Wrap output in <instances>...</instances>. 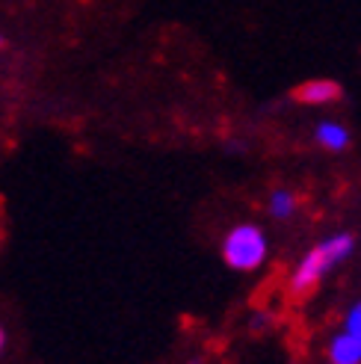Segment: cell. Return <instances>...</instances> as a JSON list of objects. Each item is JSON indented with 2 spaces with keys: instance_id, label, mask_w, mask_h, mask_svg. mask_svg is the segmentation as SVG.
I'll list each match as a JSON object with an SVG mask.
<instances>
[{
  "instance_id": "7a4b0ae2",
  "label": "cell",
  "mask_w": 361,
  "mask_h": 364,
  "mask_svg": "<svg viewBox=\"0 0 361 364\" xmlns=\"http://www.w3.org/2000/svg\"><path fill=\"white\" fill-rule=\"evenodd\" d=\"M266 252H269L266 234L252 223L234 225L222 240V261L237 272H255L266 261Z\"/></svg>"
},
{
  "instance_id": "9c48e42d",
  "label": "cell",
  "mask_w": 361,
  "mask_h": 364,
  "mask_svg": "<svg viewBox=\"0 0 361 364\" xmlns=\"http://www.w3.org/2000/svg\"><path fill=\"white\" fill-rule=\"evenodd\" d=\"M4 347H6V332H4V326H0V353H4Z\"/></svg>"
},
{
  "instance_id": "ba28073f",
  "label": "cell",
  "mask_w": 361,
  "mask_h": 364,
  "mask_svg": "<svg viewBox=\"0 0 361 364\" xmlns=\"http://www.w3.org/2000/svg\"><path fill=\"white\" fill-rule=\"evenodd\" d=\"M269 320H273L269 314H255V323H252V329H261V326L266 329V326H269Z\"/></svg>"
},
{
  "instance_id": "52a82bcc",
  "label": "cell",
  "mask_w": 361,
  "mask_h": 364,
  "mask_svg": "<svg viewBox=\"0 0 361 364\" xmlns=\"http://www.w3.org/2000/svg\"><path fill=\"white\" fill-rule=\"evenodd\" d=\"M344 332H350L352 338L361 341V299L347 311V317H344Z\"/></svg>"
},
{
  "instance_id": "30bf717a",
  "label": "cell",
  "mask_w": 361,
  "mask_h": 364,
  "mask_svg": "<svg viewBox=\"0 0 361 364\" xmlns=\"http://www.w3.org/2000/svg\"><path fill=\"white\" fill-rule=\"evenodd\" d=\"M190 364H202V361H190Z\"/></svg>"
},
{
  "instance_id": "277c9868",
  "label": "cell",
  "mask_w": 361,
  "mask_h": 364,
  "mask_svg": "<svg viewBox=\"0 0 361 364\" xmlns=\"http://www.w3.org/2000/svg\"><path fill=\"white\" fill-rule=\"evenodd\" d=\"M338 98H340V86L326 77L308 80L296 89V101H302V104H332Z\"/></svg>"
},
{
  "instance_id": "8fae6325",
  "label": "cell",
  "mask_w": 361,
  "mask_h": 364,
  "mask_svg": "<svg viewBox=\"0 0 361 364\" xmlns=\"http://www.w3.org/2000/svg\"><path fill=\"white\" fill-rule=\"evenodd\" d=\"M0 45H4V39H0Z\"/></svg>"
},
{
  "instance_id": "5b68a950",
  "label": "cell",
  "mask_w": 361,
  "mask_h": 364,
  "mask_svg": "<svg viewBox=\"0 0 361 364\" xmlns=\"http://www.w3.org/2000/svg\"><path fill=\"white\" fill-rule=\"evenodd\" d=\"M314 139L323 145V149H329V151H344L350 145V131L340 122L326 119V122H320L314 127Z\"/></svg>"
},
{
  "instance_id": "3957f363",
  "label": "cell",
  "mask_w": 361,
  "mask_h": 364,
  "mask_svg": "<svg viewBox=\"0 0 361 364\" xmlns=\"http://www.w3.org/2000/svg\"><path fill=\"white\" fill-rule=\"evenodd\" d=\"M329 364H361V341L350 332H338L326 347Z\"/></svg>"
},
{
  "instance_id": "6da1fadb",
  "label": "cell",
  "mask_w": 361,
  "mask_h": 364,
  "mask_svg": "<svg viewBox=\"0 0 361 364\" xmlns=\"http://www.w3.org/2000/svg\"><path fill=\"white\" fill-rule=\"evenodd\" d=\"M352 234H332V237L320 240L317 246H311L308 252L299 258V264L293 267L291 279H287V290L293 296H305L329 276L335 267L344 264L350 255H352Z\"/></svg>"
},
{
  "instance_id": "8992f818",
  "label": "cell",
  "mask_w": 361,
  "mask_h": 364,
  "mask_svg": "<svg viewBox=\"0 0 361 364\" xmlns=\"http://www.w3.org/2000/svg\"><path fill=\"white\" fill-rule=\"evenodd\" d=\"M266 208H269V216H273V220H291L296 213V196L291 190H273Z\"/></svg>"
}]
</instances>
